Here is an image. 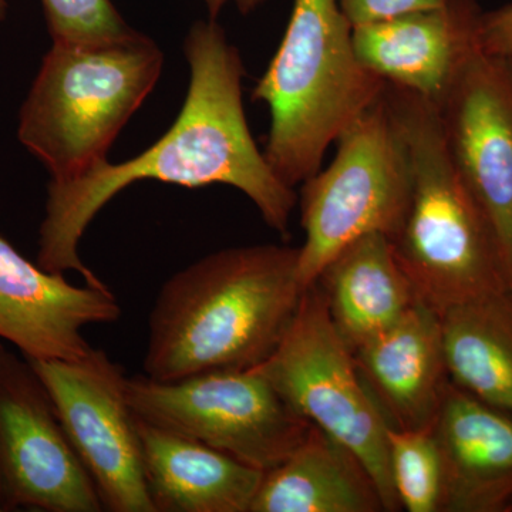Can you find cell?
I'll return each mask as SVG.
<instances>
[{
	"label": "cell",
	"mask_w": 512,
	"mask_h": 512,
	"mask_svg": "<svg viewBox=\"0 0 512 512\" xmlns=\"http://www.w3.org/2000/svg\"><path fill=\"white\" fill-rule=\"evenodd\" d=\"M444 3H447V0H339L340 9L345 13L352 28L397 18L419 10L439 8Z\"/></svg>",
	"instance_id": "cell-22"
},
{
	"label": "cell",
	"mask_w": 512,
	"mask_h": 512,
	"mask_svg": "<svg viewBox=\"0 0 512 512\" xmlns=\"http://www.w3.org/2000/svg\"><path fill=\"white\" fill-rule=\"evenodd\" d=\"M6 3L5 0H0V16L5 15Z\"/></svg>",
	"instance_id": "cell-26"
},
{
	"label": "cell",
	"mask_w": 512,
	"mask_h": 512,
	"mask_svg": "<svg viewBox=\"0 0 512 512\" xmlns=\"http://www.w3.org/2000/svg\"><path fill=\"white\" fill-rule=\"evenodd\" d=\"M441 512L504 511L512 503V417L448 383L433 426Z\"/></svg>",
	"instance_id": "cell-15"
},
{
	"label": "cell",
	"mask_w": 512,
	"mask_h": 512,
	"mask_svg": "<svg viewBox=\"0 0 512 512\" xmlns=\"http://www.w3.org/2000/svg\"><path fill=\"white\" fill-rule=\"evenodd\" d=\"M298 259L288 245L228 248L168 278L148 318L144 375L170 382L264 362L305 291Z\"/></svg>",
	"instance_id": "cell-2"
},
{
	"label": "cell",
	"mask_w": 512,
	"mask_h": 512,
	"mask_svg": "<svg viewBox=\"0 0 512 512\" xmlns=\"http://www.w3.org/2000/svg\"><path fill=\"white\" fill-rule=\"evenodd\" d=\"M28 362L55 404L104 511L156 512L123 369L99 349L82 360Z\"/></svg>",
	"instance_id": "cell-9"
},
{
	"label": "cell",
	"mask_w": 512,
	"mask_h": 512,
	"mask_svg": "<svg viewBox=\"0 0 512 512\" xmlns=\"http://www.w3.org/2000/svg\"><path fill=\"white\" fill-rule=\"evenodd\" d=\"M510 62H511V64H512V57H511V59H510Z\"/></svg>",
	"instance_id": "cell-28"
},
{
	"label": "cell",
	"mask_w": 512,
	"mask_h": 512,
	"mask_svg": "<svg viewBox=\"0 0 512 512\" xmlns=\"http://www.w3.org/2000/svg\"><path fill=\"white\" fill-rule=\"evenodd\" d=\"M53 42H104L136 32L111 0H40Z\"/></svg>",
	"instance_id": "cell-21"
},
{
	"label": "cell",
	"mask_w": 512,
	"mask_h": 512,
	"mask_svg": "<svg viewBox=\"0 0 512 512\" xmlns=\"http://www.w3.org/2000/svg\"><path fill=\"white\" fill-rule=\"evenodd\" d=\"M384 96L412 154V197L402 228L390 241L417 301L441 315L511 291L493 232L448 154L439 109L389 83Z\"/></svg>",
	"instance_id": "cell-3"
},
{
	"label": "cell",
	"mask_w": 512,
	"mask_h": 512,
	"mask_svg": "<svg viewBox=\"0 0 512 512\" xmlns=\"http://www.w3.org/2000/svg\"><path fill=\"white\" fill-rule=\"evenodd\" d=\"M390 470L400 507L407 512H440L443 471L429 429L387 427Z\"/></svg>",
	"instance_id": "cell-20"
},
{
	"label": "cell",
	"mask_w": 512,
	"mask_h": 512,
	"mask_svg": "<svg viewBox=\"0 0 512 512\" xmlns=\"http://www.w3.org/2000/svg\"><path fill=\"white\" fill-rule=\"evenodd\" d=\"M121 308L107 286L70 284L32 264L0 235V339L28 360H82L87 326L114 323Z\"/></svg>",
	"instance_id": "cell-12"
},
{
	"label": "cell",
	"mask_w": 512,
	"mask_h": 512,
	"mask_svg": "<svg viewBox=\"0 0 512 512\" xmlns=\"http://www.w3.org/2000/svg\"><path fill=\"white\" fill-rule=\"evenodd\" d=\"M382 511L362 461L315 426L284 463L265 471L251 505V512Z\"/></svg>",
	"instance_id": "cell-18"
},
{
	"label": "cell",
	"mask_w": 512,
	"mask_h": 512,
	"mask_svg": "<svg viewBox=\"0 0 512 512\" xmlns=\"http://www.w3.org/2000/svg\"><path fill=\"white\" fill-rule=\"evenodd\" d=\"M352 32L339 0H293L284 39L256 84L254 99L271 113L266 163L293 190L386 89L357 59Z\"/></svg>",
	"instance_id": "cell-4"
},
{
	"label": "cell",
	"mask_w": 512,
	"mask_h": 512,
	"mask_svg": "<svg viewBox=\"0 0 512 512\" xmlns=\"http://www.w3.org/2000/svg\"><path fill=\"white\" fill-rule=\"evenodd\" d=\"M448 154L493 232L512 291V64L477 52L439 109Z\"/></svg>",
	"instance_id": "cell-11"
},
{
	"label": "cell",
	"mask_w": 512,
	"mask_h": 512,
	"mask_svg": "<svg viewBox=\"0 0 512 512\" xmlns=\"http://www.w3.org/2000/svg\"><path fill=\"white\" fill-rule=\"evenodd\" d=\"M190 86L177 120L154 146L120 164L104 161L66 183L47 187L37 265L55 274L77 272L84 284L107 286L83 264L84 232L107 202L144 180L187 188L224 184L254 202L262 220L289 237L296 192L282 183L249 131L242 100L244 64L217 20H198L185 37Z\"/></svg>",
	"instance_id": "cell-1"
},
{
	"label": "cell",
	"mask_w": 512,
	"mask_h": 512,
	"mask_svg": "<svg viewBox=\"0 0 512 512\" xmlns=\"http://www.w3.org/2000/svg\"><path fill=\"white\" fill-rule=\"evenodd\" d=\"M315 285L350 352L419 303L392 241L383 234L365 235L343 248L322 269Z\"/></svg>",
	"instance_id": "cell-17"
},
{
	"label": "cell",
	"mask_w": 512,
	"mask_h": 512,
	"mask_svg": "<svg viewBox=\"0 0 512 512\" xmlns=\"http://www.w3.org/2000/svg\"><path fill=\"white\" fill-rule=\"evenodd\" d=\"M100 512L103 504L28 359L0 353V511Z\"/></svg>",
	"instance_id": "cell-10"
},
{
	"label": "cell",
	"mask_w": 512,
	"mask_h": 512,
	"mask_svg": "<svg viewBox=\"0 0 512 512\" xmlns=\"http://www.w3.org/2000/svg\"><path fill=\"white\" fill-rule=\"evenodd\" d=\"M386 90V89H384ZM336 156L302 184V288L356 239L402 228L413 187L412 154L384 92L336 140Z\"/></svg>",
	"instance_id": "cell-6"
},
{
	"label": "cell",
	"mask_w": 512,
	"mask_h": 512,
	"mask_svg": "<svg viewBox=\"0 0 512 512\" xmlns=\"http://www.w3.org/2000/svg\"><path fill=\"white\" fill-rule=\"evenodd\" d=\"M126 396L137 416L264 473L284 463L312 429L254 367L170 382L126 377Z\"/></svg>",
	"instance_id": "cell-8"
},
{
	"label": "cell",
	"mask_w": 512,
	"mask_h": 512,
	"mask_svg": "<svg viewBox=\"0 0 512 512\" xmlns=\"http://www.w3.org/2000/svg\"><path fill=\"white\" fill-rule=\"evenodd\" d=\"M440 318L451 382L512 417V291L461 303Z\"/></svg>",
	"instance_id": "cell-19"
},
{
	"label": "cell",
	"mask_w": 512,
	"mask_h": 512,
	"mask_svg": "<svg viewBox=\"0 0 512 512\" xmlns=\"http://www.w3.org/2000/svg\"><path fill=\"white\" fill-rule=\"evenodd\" d=\"M481 52L490 56L512 57V3L483 12L478 32Z\"/></svg>",
	"instance_id": "cell-23"
},
{
	"label": "cell",
	"mask_w": 512,
	"mask_h": 512,
	"mask_svg": "<svg viewBox=\"0 0 512 512\" xmlns=\"http://www.w3.org/2000/svg\"><path fill=\"white\" fill-rule=\"evenodd\" d=\"M163 63L160 47L137 30L104 42H53L20 109V143L52 183L82 177L107 161Z\"/></svg>",
	"instance_id": "cell-5"
},
{
	"label": "cell",
	"mask_w": 512,
	"mask_h": 512,
	"mask_svg": "<svg viewBox=\"0 0 512 512\" xmlns=\"http://www.w3.org/2000/svg\"><path fill=\"white\" fill-rule=\"evenodd\" d=\"M256 372L312 426L349 448L375 481L384 511L402 510L390 470L387 424L315 284L302 293L291 325Z\"/></svg>",
	"instance_id": "cell-7"
},
{
	"label": "cell",
	"mask_w": 512,
	"mask_h": 512,
	"mask_svg": "<svg viewBox=\"0 0 512 512\" xmlns=\"http://www.w3.org/2000/svg\"><path fill=\"white\" fill-rule=\"evenodd\" d=\"M204 2L205 8L208 10V15H210V19L217 20L218 15L222 12V9L228 5L232 0H202Z\"/></svg>",
	"instance_id": "cell-24"
},
{
	"label": "cell",
	"mask_w": 512,
	"mask_h": 512,
	"mask_svg": "<svg viewBox=\"0 0 512 512\" xmlns=\"http://www.w3.org/2000/svg\"><path fill=\"white\" fill-rule=\"evenodd\" d=\"M232 2L237 5V9L242 13V15H249V13L258 9L262 3H265L266 0H232Z\"/></svg>",
	"instance_id": "cell-25"
},
{
	"label": "cell",
	"mask_w": 512,
	"mask_h": 512,
	"mask_svg": "<svg viewBox=\"0 0 512 512\" xmlns=\"http://www.w3.org/2000/svg\"><path fill=\"white\" fill-rule=\"evenodd\" d=\"M478 0H447L434 9L353 28L360 63L384 82L429 100L437 109L471 57L480 52Z\"/></svg>",
	"instance_id": "cell-13"
},
{
	"label": "cell",
	"mask_w": 512,
	"mask_h": 512,
	"mask_svg": "<svg viewBox=\"0 0 512 512\" xmlns=\"http://www.w3.org/2000/svg\"><path fill=\"white\" fill-rule=\"evenodd\" d=\"M352 353L367 392L389 426H433L450 383L439 313L416 303Z\"/></svg>",
	"instance_id": "cell-14"
},
{
	"label": "cell",
	"mask_w": 512,
	"mask_h": 512,
	"mask_svg": "<svg viewBox=\"0 0 512 512\" xmlns=\"http://www.w3.org/2000/svg\"><path fill=\"white\" fill-rule=\"evenodd\" d=\"M3 350H5V348H3L2 343H0V353H2V352H3Z\"/></svg>",
	"instance_id": "cell-27"
},
{
	"label": "cell",
	"mask_w": 512,
	"mask_h": 512,
	"mask_svg": "<svg viewBox=\"0 0 512 512\" xmlns=\"http://www.w3.org/2000/svg\"><path fill=\"white\" fill-rule=\"evenodd\" d=\"M134 416L144 478L156 512H251L264 471Z\"/></svg>",
	"instance_id": "cell-16"
}]
</instances>
